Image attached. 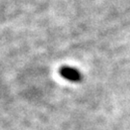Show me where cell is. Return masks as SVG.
<instances>
[{"label": "cell", "instance_id": "1", "mask_svg": "<svg viewBox=\"0 0 130 130\" xmlns=\"http://www.w3.org/2000/svg\"><path fill=\"white\" fill-rule=\"evenodd\" d=\"M60 74L67 80H70L72 82H80L82 76L78 70H75L70 67H63L60 69Z\"/></svg>", "mask_w": 130, "mask_h": 130}]
</instances>
